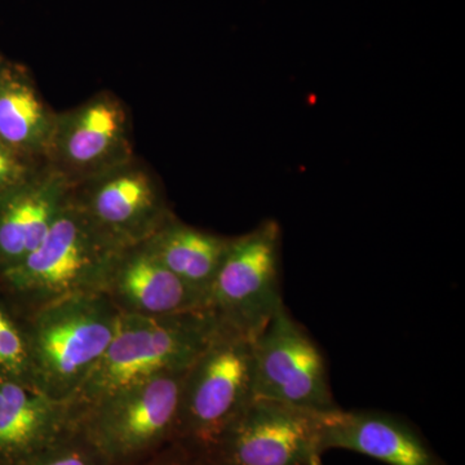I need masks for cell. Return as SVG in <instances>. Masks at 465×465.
<instances>
[{"mask_svg": "<svg viewBox=\"0 0 465 465\" xmlns=\"http://www.w3.org/2000/svg\"><path fill=\"white\" fill-rule=\"evenodd\" d=\"M70 197L118 250L148 241L174 215L157 174L137 157L76 183Z\"/></svg>", "mask_w": 465, "mask_h": 465, "instance_id": "7", "label": "cell"}, {"mask_svg": "<svg viewBox=\"0 0 465 465\" xmlns=\"http://www.w3.org/2000/svg\"><path fill=\"white\" fill-rule=\"evenodd\" d=\"M3 58H0V64H2Z\"/></svg>", "mask_w": 465, "mask_h": 465, "instance_id": "22", "label": "cell"}, {"mask_svg": "<svg viewBox=\"0 0 465 465\" xmlns=\"http://www.w3.org/2000/svg\"><path fill=\"white\" fill-rule=\"evenodd\" d=\"M0 58H2V56H0Z\"/></svg>", "mask_w": 465, "mask_h": 465, "instance_id": "23", "label": "cell"}, {"mask_svg": "<svg viewBox=\"0 0 465 465\" xmlns=\"http://www.w3.org/2000/svg\"><path fill=\"white\" fill-rule=\"evenodd\" d=\"M72 427L65 403L29 382L0 381V465H25Z\"/></svg>", "mask_w": 465, "mask_h": 465, "instance_id": "14", "label": "cell"}, {"mask_svg": "<svg viewBox=\"0 0 465 465\" xmlns=\"http://www.w3.org/2000/svg\"><path fill=\"white\" fill-rule=\"evenodd\" d=\"M231 237L185 224L173 215L155 232L146 246L168 271L206 300L222 265Z\"/></svg>", "mask_w": 465, "mask_h": 465, "instance_id": "16", "label": "cell"}, {"mask_svg": "<svg viewBox=\"0 0 465 465\" xmlns=\"http://www.w3.org/2000/svg\"><path fill=\"white\" fill-rule=\"evenodd\" d=\"M252 400V341L219 326L186 370L174 442L210 465L217 443Z\"/></svg>", "mask_w": 465, "mask_h": 465, "instance_id": "4", "label": "cell"}, {"mask_svg": "<svg viewBox=\"0 0 465 465\" xmlns=\"http://www.w3.org/2000/svg\"><path fill=\"white\" fill-rule=\"evenodd\" d=\"M57 112L43 99L29 70L0 64V140L26 157L45 161Z\"/></svg>", "mask_w": 465, "mask_h": 465, "instance_id": "15", "label": "cell"}, {"mask_svg": "<svg viewBox=\"0 0 465 465\" xmlns=\"http://www.w3.org/2000/svg\"><path fill=\"white\" fill-rule=\"evenodd\" d=\"M0 381L33 384L25 322L0 293Z\"/></svg>", "mask_w": 465, "mask_h": 465, "instance_id": "17", "label": "cell"}, {"mask_svg": "<svg viewBox=\"0 0 465 465\" xmlns=\"http://www.w3.org/2000/svg\"><path fill=\"white\" fill-rule=\"evenodd\" d=\"M25 465H112L99 449L73 425Z\"/></svg>", "mask_w": 465, "mask_h": 465, "instance_id": "18", "label": "cell"}, {"mask_svg": "<svg viewBox=\"0 0 465 465\" xmlns=\"http://www.w3.org/2000/svg\"><path fill=\"white\" fill-rule=\"evenodd\" d=\"M183 371L153 376L85 409L74 427L112 465L148 458L176 440Z\"/></svg>", "mask_w": 465, "mask_h": 465, "instance_id": "5", "label": "cell"}, {"mask_svg": "<svg viewBox=\"0 0 465 465\" xmlns=\"http://www.w3.org/2000/svg\"><path fill=\"white\" fill-rule=\"evenodd\" d=\"M281 232L275 220L231 238L204 311L219 326L250 339L264 331L284 304L281 293Z\"/></svg>", "mask_w": 465, "mask_h": 465, "instance_id": "6", "label": "cell"}, {"mask_svg": "<svg viewBox=\"0 0 465 465\" xmlns=\"http://www.w3.org/2000/svg\"><path fill=\"white\" fill-rule=\"evenodd\" d=\"M219 329L206 311L173 316L122 314L114 338L87 381L67 403L73 425L85 409L115 391L194 363Z\"/></svg>", "mask_w": 465, "mask_h": 465, "instance_id": "2", "label": "cell"}, {"mask_svg": "<svg viewBox=\"0 0 465 465\" xmlns=\"http://www.w3.org/2000/svg\"><path fill=\"white\" fill-rule=\"evenodd\" d=\"M253 399L309 411L338 409L322 353L284 304L252 341Z\"/></svg>", "mask_w": 465, "mask_h": 465, "instance_id": "8", "label": "cell"}, {"mask_svg": "<svg viewBox=\"0 0 465 465\" xmlns=\"http://www.w3.org/2000/svg\"><path fill=\"white\" fill-rule=\"evenodd\" d=\"M322 449L349 450L388 465H445L414 428L381 412H323Z\"/></svg>", "mask_w": 465, "mask_h": 465, "instance_id": "13", "label": "cell"}, {"mask_svg": "<svg viewBox=\"0 0 465 465\" xmlns=\"http://www.w3.org/2000/svg\"><path fill=\"white\" fill-rule=\"evenodd\" d=\"M134 157L130 112L115 94L101 91L57 113L45 161L74 186Z\"/></svg>", "mask_w": 465, "mask_h": 465, "instance_id": "9", "label": "cell"}, {"mask_svg": "<svg viewBox=\"0 0 465 465\" xmlns=\"http://www.w3.org/2000/svg\"><path fill=\"white\" fill-rule=\"evenodd\" d=\"M119 317L104 293H90L24 318L34 385L67 405L108 349Z\"/></svg>", "mask_w": 465, "mask_h": 465, "instance_id": "3", "label": "cell"}, {"mask_svg": "<svg viewBox=\"0 0 465 465\" xmlns=\"http://www.w3.org/2000/svg\"><path fill=\"white\" fill-rule=\"evenodd\" d=\"M323 412L253 399L219 440L210 465H313L321 461Z\"/></svg>", "mask_w": 465, "mask_h": 465, "instance_id": "10", "label": "cell"}, {"mask_svg": "<svg viewBox=\"0 0 465 465\" xmlns=\"http://www.w3.org/2000/svg\"><path fill=\"white\" fill-rule=\"evenodd\" d=\"M72 186L47 163L25 183L0 194V271L41 244L69 201Z\"/></svg>", "mask_w": 465, "mask_h": 465, "instance_id": "12", "label": "cell"}, {"mask_svg": "<svg viewBox=\"0 0 465 465\" xmlns=\"http://www.w3.org/2000/svg\"><path fill=\"white\" fill-rule=\"evenodd\" d=\"M119 251L69 195L41 244L0 271V293L23 320L63 300L103 293Z\"/></svg>", "mask_w": 465, "mask_h": 465, "instance_id": "1", "label": "cell"}, {"mask_svg": "<svg viewBox=\"0 0 465 465\" xmlns=\"http://www.w3.org/2000/svg\"><path fill=\"white\" fill-rule=\"evenodd\" d=\"M45 163V161L21 154L0 140V194L25 183Z\"/></svg>", "mask_w": 465, "mask_h": 465, "instance_id": "19", "label": "cell"}, {"mask_svg": "<svg viewBox=\"0 0 465 465\" xmlns=\"http://www.w3.org/2000/svg\"><path fill=\"white\" fill-rule=\"evenodd\" d=\"M313 465H322V463H321V461H317V463H314Z\"/></svg>", "mask_w": 465, "mask_h": 465, "instance_id": "21", "label": "cell"}, {"mask_svg": "<svg viewBox=\"0 0 465 465\" xmlns=\"http://www.w3.org/2000/svg\"><path fill=\"white\" fill-rule=\"evenodd\" d=\"M128 465H208L200 455L180 443L173 442L148 458Z\"/></svg>", "mask_w": 465, "mask_h": 465, "instance_id": "20", "label": "cell"}, {"mask_svg": "<svg viewBox=\"0 0 465 465\" xmlns=\"http://www.w3.org/2000/svg\"><path fill=\"white\" fill-rule=\"evenodd\" d=\"M122 314L162 317L204 311V302L143 243L119 251L103 291Z\"/></svg>", "mask_w": 465, "mask_h": 465, "instance_id": "11", "label": "cell"}]
</instances>
